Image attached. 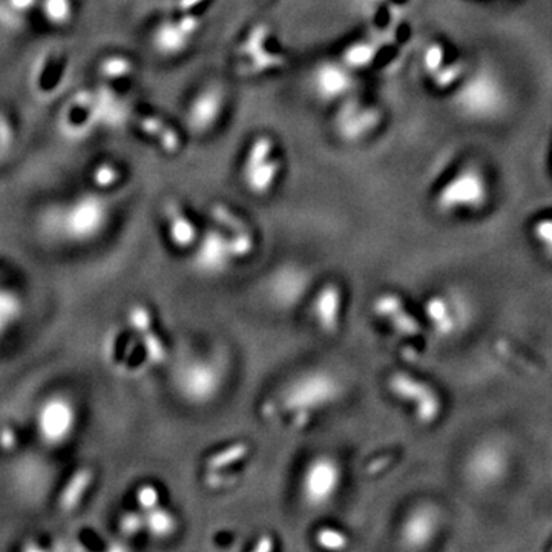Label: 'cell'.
<instances>
[{
	"label": "cell",
	"mask_w": 552,
	"mask_h": 552,
	"mask_svg": "<svg viewBox=\"0 0 552 552\" xmlns=\"http://www.w3.org/2000/svg\"><path fill=\"white\" fill-rule=\"evenodd\" d=\"M275 547V540L271 536H261V537L258 538L257 543H255V547H253V551L257 552H269L271 551Z\"/></svg>",
	"instance_id": "49"
},
{
	"label": "cell",
	"mask_w": 552,
	"mask_h": 552,
	"mask_svg": "<svg viewBox=\"0 0 552 552\" xmlns=\"http://www.w3.org/2000/svg\"><path fill=\"white\" fill-rule=\"evenodd\" d=\"M465 69L467 66L464 62L444 64L436 74L431 75L434 86L438 89L453 88L454 84H458L460 80L464 79Z\"/></svg>",
	"instance_id": "39"
},
{
	"label": "cell",
	"mask_w": 552,
	"mask_h": 552,
	"mask_svg": "<svg viewBox=\"0 0 552 552\" xmlns=\"http://www.w3.org/2000/svg\"><path fill=\"white\" fill-rule=\"evenodd\" d=\"M80 424L79 407L66 393L44 396L35 407L34 429L42 444L60 448L74 438Z\"/></svg>",
	"instance_id": "7"
},
{
	"label": "cell",
	"mask_w": 552,
	"mask_h": 552,
	"mask_svg": "<svg viewBox=\"0 0 552 552\" xmlns=\"http://www.w3.org/2000/svg\"><path fill=\"white\" fill-rule=\"evenodd\" d=\"M144 514V529L153 538L168 540L177 533L178 518L173 511L166 508L163 503L157 508L146 511Z\"/></svg>",
	"instance_id": "28"
},
{
	"label": "cell",
	"mask_w": 552,
	"mask_h": 552,
	"mask_svg": "<svg viewBox=\"0 0 552 552\" xmlns=\"http://www.w3.org/2000/svg\"><path fill=\"white\" fill-rule=\"evenodd\" d=\"M445 64V48L440 44H431L424 53V68L427 74H436Z\"/></svg>",
	"instance_id": "44"
},
{
	"label": "cell",
	"mask_w": 552,
	"mask_h": 552,
	"mask_svg": "<svg viewBox=\"0 0 552 552\" xmlns=\"http://www.w3.org/2000/svg\"><path fill=\"white\" fill-rule=\"evenodd\" d=\"M37 8L42 17L55 28L68 26L74 19V0H40Z\"/></svg>",
	"instance_id": "31"
},
{
	"label": "cell",
	"mask_w": 552,
	"mask_h": 552,
	"mask_svg": "<svg viewBox=\"0 0 552 552\" xmlns=\"http://www.w3.org/2000/svg\"><path fill=\"white\" fill-rule=\"evenodd\" d=\"M344 310V291L335 282H329L320 287L313 302H311V315L316 326L326 335H335L340 330Z\"/></svg>",
	"instance_id": "19"
},
{
	"label": "cell",
	"mask_w": 552,
	"mask_h": 552,
	"mask_svg": "<svg viewBox=\"0 0 552 552\" xmlns=\"http://www.w3.org/2000/svg\"><path fill=\"white\" fill-rule=\"evenodd\" d=\"M40 0H5V5L11 11V15H30L39 6Z\"/></svg>",
	"instance_id": "47"
},
{
	"label": "cell",
	"mask_w": 552,
	"mask_h": 552,
	"mask_svg": "<svg viewBox=\"0 0 552 552\" xmlns=\"http://www.w3.org/2000/svg\"><path fill=\"white\" fill-rule=\"evenodd\" d=\"M168 237L177 249H191L198 242L197 226L175 200H168L163 206Z\"/></svg>",
	"instance_id": "23"
},
{
	"label": "cell",
	"mask_w": 552,
	"mask_h": 552,
	"mask_svg": "<svg viewBox=\"0 0 552 552\" xmlns=\"http://www.w3.org/2000/svg\"><path fill=\"white\" fill-rule=\"evenodd\" d=\"M309 286H310V276L306 269L284 266L271 276L269 293L276 306L291 309L306 296Z\"/></svg>",
	"instance_id": "18"
},
{
	"label": "cell",
	"mask_w": 552,
	"mask_h": 552,
	"mask_svg": "<svg viewBox=\"0 0 552 552\" xmlns=\"http://www.w3.org/2000/svg\"><path fill=\"white\" fill-rule=\"evenodd\" d=\"M251 454V445L240 440L217 449L206 458V469L209 473H220L227 468H232L242 462Z\"/></svg>",
	"instance_id": "29"
},
{
	"label": "cell",
	"mask_w": 552,
	"mask_h": 552,
	"mask_svg": "<svg viewBox=\"0 0 552 552\" xmlns=\"http://www.w3.org/2000/svg\"><path fill=\"white\" fill-rule=\"evenodd\" d=\"M424 318L434 335L440 340H453L473 322V302L458 289L436 291L425 300Z\"/></svg>",
	"instance_id": "8"
},
{
	"label": "cell",
	"mask_w": 552,
	"mask_h": 552,
	"mask_svg": "<svg viewBox=\"0 0 552 552\" xmlns=\"http://www.w3.org/2000/svg\"><path fill=\"white\" fill-rule=\"evenodd\" d=\"M491 186L487 175L476 166H465L442 184L434 206L442 215L478 213L488 206Z\"/></svg>",
	"instance_id": "5"
},
{
	"label": "cell",
	"mask_w": 552,
	"mask_h": 552,
	"mask_svg": "<svg viewBox=\"0 0 552 552\" xmlns=\"http://www.w3.org/2000/svg\"><path fill=\"white\" fill-rule=\"evenodd\" d=\"M531 238L543 257L552 260V215L537 218L531 224Z\"/></svg>",
	"instance_id": "37"
},
{
	"label": "cell",
	"mask_w": 552,
	"mask_h": 552,
	"mask_svg": "<svg viewBox=\"0 0 552 552\" xmlns=\"http://www.w3.org/2000/svg\"><path fill=\"white\" fill-rule=\"evenodd\" d=\"M192 39L193 37L182 30L177 20L169 19L160 22L153 33V48L160 54L168 55V57L184 53L188 50Z\"/></svg>",
	"instance_id": "25"
},
{
	"label": "cell",
	"mask_w": 552,
	"mask_h": 552,
	"mask_svg": "<svg viewBox=\"0 0 552 552\" xmlns=\"http://www.w3.org/2000/svg\"><path fill=\"white\" fill-rule=\"evenodd\" d=\"M454 104L465 117L489 122L500 117L508 106V89L493 68L482 66L458 86Z\"/></svg>",
	"instance_id": "3"
},
{
	"label": "cell",
	"mask_w": 552,
	"mask_h": 552,
	"mask_svg": "<svg viewBox=\"0 0 552 552\" xmlns=\"http://www.w3.org/2000/svg\"><path fill=\"white\" fill-rule=\"evenodd\" d=\"M37 540H39V538H30V540H26V543L24 542V545L20 547V549H22V551H44V549H48V547L40 545Z\"/></svg>",
	"instance_id": "50"
},
{
	"label": "cell",
	"mask_w": 552,
	"mask_h": 552,
	"mask_svg": "<svg viewBox=\"0 0 552 552\" xmlns=\"http://www.w3.org/2000/svg\"><path fill=\"white\" fill-rule=\"evenodd\" d=\"M19 448V429L13 422L0 424V453L15 454Z\"/></svg>",
	"instance_id": "42"
},
{
	"label": "cell",
	"mask_w": 552,
	"mask_h": 552,
	"mask_svg": "<svg viewBox=\"0 0 552 552\" xmlns=\"http://www.w3.org/2000/svg\"><path fill=\"white\" fill-rule=\"evenodd\" d=\"M69 57L64 50H50L40 55L33 69L31 84L39 99H50L62 88L68 74Z\"/></svg>",
	"instance_id": "16"
},
{
	"label": "cell",
	"mask_w": 552,
	"mask_h": 552,
	"mask_svg": "<svg viewBox=\"0 0 552 552\" xmlns=\"http://www.w3.org/2000/svg\"><path fill=\"white\" fill-rule=\"evenodd\" d=\"M313 84L320 99L335 100L350 91L353 77L344 64H322L315 71Z\"/></svg>",
	"instance_id": "22"
},
{
	"label": "cell",
	"mask_w": 552,
	"mask_h": 552,
	"mask_svg": "<svg viewBox=\"0 0 552 552\" xmlns=\"http://www.w3.org/2000/svg\"><path fill=\"white\" fill-rule=\"evenodd\" d=\"M233 260L231 242L222 231H207L202 240L198 238L193 266L202 275H222Z\"/></svg>",
	"instance_id": "15"
},
{
	"label": "cell",
	"mask_w": 552,
	"mask_h": 552,
	"mask_svg": "<svg viewBox=\"0 0 552 552\" xmlns=\"http://www.w3.org/2000/svg\"><path fill=\"white\" fill-rule=\"evenodd\" d=\"M344 393L340 378L329 370L306 371L296 376L282 389L280 407L291 416L295 427L309 424L316 414L330 409Z\"/></svg>",
	"instance_id": "1"
},
{
	"label": "cell",
	"mask_w": 552,
	"mask_h": 552,
	"mask_svg": "<svg viewBox=\"0 0 552 552\" xmlns=\"http://www.w3.org/2000/svg\"><path fill=\"white\" fill-rule=\"evenodd\" d=\"M513 467L509 445L498 438H487L476 442L465 456V480L476 491L488 493L508 480Z\"/></svg>",
	"instance_id": "4"
},
{
	"label": "cell",
	"mask_w": 552,
	"mask_h": 552,
	"mask_svg": "<svg viewBox=\"0 0 552 552\" xmlns=\"http://www.w3.org/2000/svg\"><path fill=\"white\" fill-rule=\"evenodd\" d=\"M224 102L226 95L222 86L212 84L202 89L189 106V126L198 133H204L212 129L222 115Z\"/></svg>",
	"instance_id": "20"
},
{
	"label": "cell",
	"mask_w": 552,
	"mask_h": 552,
	"mask_svg": "<svg viewBox=\"0 0 552 552\" xmlns=\"http://www.w3.org/2000/svg\"><path fill=\"white\" fill-rule=\"evenodd\" d=\"M211 215L222 226V231H226L233 258L242 260V258L249 257L255 249V240H253V235H251V229L246 222H242L237 213L232 212L224 204L212 206Z\"/></svg>",
	"instance_id": "21"
},
{
	"label": "cell",
	"mask_w": 552,
	"mask_h": 552,
	"mask_svg": "<svg viewBox=\"0 0 552 552\" xmlns=\"http://www.w3.org/2000/svg\"><path fill=\"white\" fill-rule=\"evenodd\" d=\"M226 380V365L220 356H195L180 362L173 375L175 389L192 405H207L217 399Z\"/></svg>",
	"instance_id": "6"
},
{
	"label": "cell",
	"mask_w": 552,
	"mask_h": 552,
	"mask_svg": "<svg viewBox=\"0 0 552 552\" xmlns=\"http://www.w3.org/2000/svg\"><path fill=\"white\" fill-rule=\"evenodd\" d=\"M267 35H269V28L266 25H258L249 33L246 40L240 44V54L251 57L258 54L260 51L264 50Z\"/></svg>",
	"instance_id": "41"
},
{
	"label": "cell",
	"mask_w": 552,
	"mask_h": 552,
	"mask_svg": "<svg viewBox=\"0 0 552 552\" xmlns=\"http://www.w3.org/2000/svg\"><path fill=\"white\" fill-rule=\"evenodd\" d=\"M25 310V298L19 289L0 280V342L5 340L20 326Z\"/></svg>",
	"instance_id": "24"
},
{
	"label": "cell",
	"mask_w": 552,
	"mask_h": 552,
	"mask_svg": "<svg viewBox=\"0 0 552 552\" xmlns=\"http://www.w3.org/2000/svg\"><path fill=\"white\" fill-rule=\"evenodd\" d=\"M117 529L124 538H135L146 533L143 511L135 508L120 514L117 518Z\"/></svg>",
	"instance_id": "38"
},
{
	"label": "cell",
	"mask_w": 552,
	"mask_h": 552,
	"mask_svg": "<svg viewBox=\"0 0 552 552\" xmlns=\"http://www.w3.org/2000/svg\"><path fill=\"white\" fill-rule=\"evenodd\" d=\"M135 505L140 511H151V509L157 508L158 505L163 503L162 498V491L158 488L155 483L144 482L142 485H138V488L135 489Z\"/></svg>",
	"instance_id": "40"
},
{
	"label": "cell",
	"mask_w": 552,
	"mask_h": 552,
	"mask_svg": "<svg viewBox=\"0 0 552 552\" xmlns=\"http://www.w3.org/2000/svg\"><path fill=\"white\" fill-rule=\"evenodd\" d=\"M204 0H171L169 2V10L184 15V13H191L195 10L198 5H202Z\"/></svg>",
	"instance_id": "48"
},
{
	"label": "cell",
	"mask_w": 552,
	"mask_h": 552,
	"mask_svg": "<svg viewBox=\"0 0 552 552\" xmlns=\"http://www.w3.org/2000/svg\"><path fill=\"white\" fill-rule=\"evenodd\" d=\"M273 148H275V143L271 137L262 135V137L255 138V142L251 143V148L247 151L246 160L242 164V177L251 172L253 169L258 168L260 164L267 162L271 157Z\"/></svg>",
	"instance_id": "33"
},
{
	"label": "cell",
	"mask_w": 552,
	"mask_h": 552,
	"mask_svg": "<svg viewBox=\"0 0 552 552\" xmlns=\"http://www.w3.org/2000/svg\"><path fill=\"white\" fill-rule=\"evenodd\" d=\"M281 172V162L276 160V158L271 157L264 163L260 164L258 168L253 169L251 172L244 175V182H246L247 189L255 195H266L273 184H275L276 178Z\"/></svg>",
	"instance_id": "30"
},
{
	"label": "cell",
	"mask_w": 552,
	"mask_h": 552,
	"mask_svg": "<svg viewBox=\"0 0 552 552\" xmlns=\"http://www.w3.org/2000/svg\"><path fill=\"white\" fill-rule=\"evenodd\" d=\"M315 542L326 551H344L350 545V538L338 527H322L316 531Z\"/></svg>",
	"instance_id": "36"
},
{
	"label": "cell",
	"mask_w": 552,
	"mask_h": 552,
	"mask_svg": "<svg viewBox=\"0 0 552 552\" xmlns=\"http://www.w3.org/2000/svg\"><path fill=\"white\" fill-rule=\"evenodd\" d=\"M380 123V113L370 109H360L356 106H347L342 109L340 115V126L342 135L350 140L362 137L364 133H370Z\"/></svg>",
	"instance_id": "27"
},
{
	"label": "cell",
	"mask_w": 552,
	"mask_h": 552,
	"mask_svg": "<svg viewBox=\"0 0 552 552\" xmlns=\"http://www.w3.org/2000/svg\"><path fill=\"white\" fill-rule=\"evenodd\" d=\"M178 25L182 26V30L186 33V34L193 35L197 34L198 31L202 30V20L200 15H193L192 11L191 13H184V15H180L177 19Z\"/></svg>",
	"instance_id": "46"
},
{
	"label": "cell",
	"mask_w": 552,
	"mask_h": 552,
	"mask_svg": "<svg viewBox=\"0 0 552 552\" xmlns=\"http://www.w3.org/2000/svg\"><path fill=\"white\" fill-rule=\"evenodd\" d=\"M104 355L109 367L120 375H133L143 365H149L138 336L126 324L106 333Z\"/></svg>",
	"instance_id": "12"
},
{
	"label": "cell",
	"mask_w": 552,
	"mask_h": 552,
	"mask_svg": "<svg viewBox=\"0 0 552 552\" xmlns=\"http://www.w3.org/2000/svg\"><path fill=\"white\" fill-rule=\"evenodd\" d=\"M371 310L380 320L387 322L398 335L413 338L422 333V324L409 310L404 300L398 293L385 291L376 296L371 304Z\"/></svg>",
	"instance_id": "17"
},
{
	"label": "cell",
	"mask_w": 552,
	"mask_h": 552,
	"mask_svg": "<svg viewBox=\"0 0 552 552\" xmlns=\"http://www.w3.org/2000/svg\"><path fill=\"white\" fill-rule=\"evenodd\" d=\"M123 180V172L119 166L111 163V162H102L95 164L91 171V182L94 184V188L99 191H108L119 186V182Z\"/></svg>",
	"instance_id": "35"
},
{
	"label": "cell",
	"mask_w": 552,
	"mask_h": 552,
	"mask_svg": "<svg viewBox=\"0 0 552 552\" xmlns=\"http://www.w3.org/2000/svg\"><path fill=\"white\" fill-rule=\"evenodd\" d=\"M342 485V467L338 458L329 454H320L311 458L302 473V502L310 509L329 507L340 493Z\"/></svg>",
	"instance_id": "10"
},
{
	"label": "cell",
	"mask_w": 552,
	"mask_h": 552,
	"mask_svg": "<svg viewBox=\"0 0 552 552\" xmlns=\"http://www.w3.org/2000/svg\"><path fill=\"white\" fill-rule=\"evenodd\" d=\"M387 389L396 399L409 405L414 419L424 427L436 424L444 414V399L429 380L405 371H396L387 380Z\"/></svg>",
	"instance_id": "9"
},
{
	"label": "cell",
	"mask_w": 552,
	"mask_h": 552,
	"mask_svg": "<svg viewBox=\"0 0 552 552\" xmlns=\"http://www.w3.org/2000/svg\"><path fill=\"white\" fill-rule=\"evenodd\" d=\"M15 126L5 113H0V157L5 155L15 143Z\"/></svg>",
	"instance_id": "45"
},
{
	"label": "cell",
	"mask_w": 552,
	"mask_h": 552,
	"mask_svg": "<svg viewBox=\"0 0 552 552\" xmlns=\"http://www.w3.org/2000/svg\"><path fill=\"white\" fill-rule=\"evenodd\" d=\"M249 66H251V73H262V71H269V69L280 68L284 64V59L281 55L273 54V53H267V51H260L258 54L251 55L249 57Z\"/></svg>",
	"instance_id": "43"
},
{
	"label": "cell",
	"mask_w": 552,
	"mask_h": 552,
	"mask_svg": "<svg viewBox=\"0 0 552 552\" xmlns=\"http://www.w3.org/2000/svg\"><path fill=\"white\" fill-rule=\"evenodd\" d=\"M100 122L99 100L88 91L73 95L60 113L62 129L71 137H84Z\"/></svg>",
	"instance_id": "14"
},
{
	"label": "cell",
	"mask_w": 552,
	"mask_h": 552,
	"mask_svg": "<svg viewBox=\"0 0 552 552\" xmlns=\"http://www.w3.org/2000/svg\"><path fill=\"white\" fill-rule=\"evenodd\" d=\"M99 483V471L93 465H80L64 478L55 494V509L64 516H73L84 508Z\"/></svg>",
	"instance_id": "13"
},
{
	"label": "cell",
	"mask_w": 552,
	"mask_h": 552,
	"mask_svg": "<svg viewBox=\"0 0 552 552\" xmlns=\"http://www.w3.org/2000/svg\"><path fill=\"white\" fill-rule=\"evenodd\" d=\"M133 71H135V64L126 55L111 54L104 57L99 64L100 75L111 82L128 79L133 74Z\"/></svg>",
	"instance_id": "32"
},
{
	"label": "cell",
	"mask_w": 552,
	"mask_h": 552,
	"mask_svg": "<svg viewBox=\"0 0 552 552\" xmlns=\"http://www.w3.org/2000/svg\"><path fill=\"white\" fill-rule=\"evenodd\" d=\"M111 209L102 195L86 193L73 198L48 213L46 224L64 242L86 244L94 242L108 227Z\"/></svg>",
	"instance_id": "2"
},
{
	"label": "cell",
	"mask_w": 552,
	"mask_h": 552,
	"mask_svg": "<svg viewBox=\"0 0 552 552\" xmlns=\"http://www.w3.org/2000/svg\"><path fill=\"white\" fill-rule=\"evenodd\" d=\"M133 122H135V126L140 129V133H143L146 137L153 138L155 143L160 144V148L163 149L164 153H175L182 146V140H180L177 131L168 126V123L157 115L138 113Z\"/></svg>",
	"instance_id": "26"
},
{
	"label": "cell",
	"mask_w": 552,
	"mask_h": 552,
	"mask_svg": "<svg viewBox=\"0 0 552 552\" xmlns=\"http://www.w3.org/2000/svg\"><path fill=\"white\" fill-rule=\"evenodd\" d=\"M378 48L369 42H358L349 46L342 54V64L347 68L360 69L369 66L376 59Z\"/></svg>",
	"instance_id": "34"
},
{
	"label": "cell",
	"mask_w": 552,
	"mask_h": 552,
	"mask_svg": "<svg viewBox=\"0 0 552 552\" xmlns=\"http://www.w3.org/2000/svg\"><path fill=\"white\" fill-rule=\"evenodd\" d=\"M442 511L433 502L418 503L400 523L399 540L409 551H424L442 531Z\"/></svg>",
	"instance_id": "11"
}]
</instances>
